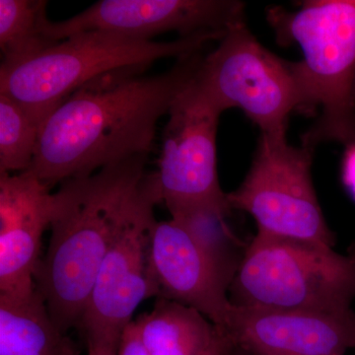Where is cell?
Segmentation results:
<instances>
[{"label": "cell", "instance_id": "1", "mask_svg": "<svg viewBox=\"0 0 355 355\" xmlns=\"http://www.w3.org/2000/svg\"><path fill=\"white\" fill-rule=\"evenodd\" d=\"M202 51L177 60L157 76H144L148 67H125L77 88L42 125L28 171L51 189L135 156L148 155L158 121L193 83Z\"/></svg>", "mask_w": 355, "mask_h": 355}, {"label": "cell", "instance_id": "2", "mask_svg": "<svg viewBox=\"0 0 355 355\" xmlns=\"http://www.w3.org/2000/svg\"><path fill=\"white\" fill-rule=\"evenodd\" d=\"M147 158L135 156L67 180L53 193L50 243L35 286L64 333L80 323L102 261L147 174Z\"/></svg>", "mask_w": 355, "mask_h": 355}, {"label": "cell", "instance_id": "3", "mask_svg": "<svg viewBox=\"0 0 355 355\" xmlns=\"http://www.w3.org/2000/svg\"><path fill=\"white\" fill-rule=\"evenodd\" d=\"M282 46L297 43L304 58L294 62L305 104L317 120L301 146L355 144V0H310L298 11L270 7L266 15Z\"/></svg>", "mask_w": 355, "mask_h": 355}, {"label": "cell", "instance_id": "4", "mask_svg": "<svg viewBox=\"0 0 355 355\" xmlns=\"http://www.w3.org/2000/svg\"><path fill=\"white\" fill-rule=\"evenodd\" d=\"M225 31H203L172 42H154L90 31L73 35L36 57L0 67V94L19 103L38 125L83 84L112 70L149 67L166 58L177 60L220 41Z\"/></svg>", "mask_w": 355, "mask_h": 355}, {"label": "cell", "instance_id": "5", "mask_svg": "<svg viewBox=\"0 0 355 355\" xmlns=\"http://www.w3.org/2000/svg\"><path fill=\"white\" fill-rule=\"evenodd\" d=\"M229 292L241 307L352 312L355 254L257 231Z\"/></svg>", "mask_w": 355, "mask_h": 355}, {"label": "cell", "instance_id": "6", "mask_svg": "<svg viewBox=\"0 0 355 355\" xmlns=\"http://www.w3.org/2000/svg\"><path fill=\"white\" fill-rule=\"evenodd\" d=\"M203 57L196 83L221 112L241 109L261 135L286 137L289 114L302 113L305 97L294 67L266 49L245 21L226 30Z\"/></svg>", "mask_w": 355, "mask_h": 355}, {"label": "cell", "instance_id": "7", "mask_svg": "<svg viewBox=\"0 0 355 355\" xmlns=\"http://www.w3.org/2000/svg\"><path fill=\"white\" fill-rule=\"evenodd\" d=\"M313 151L261 135L244 181L227 193L231 209L251 214L259 232L335 247L313 184Z\"/></svg>", "mask_w": 355, "mask_h": 355}, {"label": "cell", "instance_id": "8", "mask_svg": "<svg viewBox=\"0 0 355 355\" xmlns=\"http://www.w3.org/2000/svg\"><path fill=\"white\" fill-rule=\"evenodd\" d=\"M158 203L155 172H147L127 220L102 261L77 327L86 342L103 340L119 345L140 303L156 298L148 273V244Z\"/></svg>", "mask_w": 355, "mask_h": 355}, {"label": "cell", "instance_id": "9", "mask_svg": "<svg viewBox=\"0 0 355 355\" xmlns=\"http://www.w3.org/2000/svg\"><path fill=\"white\" fill-rule=\"evenodd\" d=\"M221 113L198 87L196 77L168 112L155 178L161 202L170 214L198 207L229 214L232 210L217 174L216 133Z\"/></svg>", "mask_w": 355, "mask_h": 355}, {"label": "cell", "instance_id": "10", "mask_svg": "<svg viewBox=\"0 0 355 355\" xmlns=\"http://www.w3.org/2000/svg\"><path fill=\"white\" fill-rule=\"evenodd\" d=\"M245 4L236 0H102L62 22L46 21L44 35L58 42L90 31L118 33L144 40L167 32L189 37L226 31L243 22Z\"/></svg>", "mask_w": 355, "mask_h": 355}, {"label": "cell", "instance_id": "11", "mask_svg": "<svg viewBox=\"0 0 355 355\" xmlns=\"http://www.w3.org/2000/svg\"><path fill=\"white\" fill-rule=\"evenodd\" d=\"M219 333L225 347L245 355H347L355 349V312L234 305Z\"/></svg>", "mask_w": 355, "mask_h": 355}, {"label": "cell", "instance_id": "12", "mask_svg": "<svg viewBox=\"0 0 355 355\" xmlns=\"http://www.w3.org/2000/svg\"><path fill=\"white\" fill-rule=\"evenodd\" d=\"M148 273L156 298L198 310L219 331L227 326L234 306L228 297L230 284L190 232L174 219L156 221L151 229Z\"/></svg>", "mask_w": 355, "mask_h": 355}, {"label": "cell", "instance_id": "13", "mask_svg": "<svg viewBox=\"0 0 355 355\" xmlns=\"http://www.w3.org/2000/svg\"><path fill=\"white\" fill-rule=\"evenodd\" d=\"M33 173H0V295L33 293L53 193Z\"/></svg>", "mask_w": 355, "mask_h": 355}, {"label": "cell", "instance_id": "14", "mask_svg": "<svg viewBox=\"0 0 355 355\" xmlns=\"http://www.w3.org/2000/svg\"><path fill=\"white\" fill-rule=\"evenodd\" d=\"M79 354L37 289L24 297L0 295V355Z\"/></svg>", "mask_w": 355, "mask_h": 355}, {"label": "cell", "instance_id": "15", "mask_svg": "<svg viewBox=\"0 0 355 355\" xmlns=\"http://www.w3.org/2000/svg\"><path fill=\"white\" fill-rule=\"evenodd\" d=\"M135 322L150 355H203L221 336L202 313L164 298H156L153 310Z\"/></svg>", "mask_w": 355, "mask_h": 355}, {"label": "cell", "instance_id": "16", "mask_svg": "<svg viewBox=\"0 0 355 355\" xmlns=\"http://www.w3.org/2000/svg\"><path fill=\"white\" fill-rule=\"evenodd\" d=\"M46 0H0L1 64L25 62L55 46L44 35Z\"/></svg>", "mask_w": 355, "mask_h": 355}, {"label": "cell", "instance_id": "17", "mask_svg": "<svg viewBox=\"0 0 355 355\" xmlns=\"http://www.w3.org/2000/svg\"><path fill=\"white\" fill-rule=\"evenodd\" d=\"M170 214L172 219L190 232L231 286L247 246H243L226 223L229 212L214 207H198L178 210Z\"/></svg>", "mask_w": 355, "mask_h": 355}, {"label": "cell", "instance_id": "18", "mask_svg": "<svg viewBox=\"0 0 355 355\" xmlns=\"http://www.w3.org/2000/svg\"><path fill=\"white\" fill-rule=\"evenodd\" d=\"M41 125L22 106L0 94V173L28 171L31 168Z\"/></svg>", "mask_w": 355, "mask_h": 355}, {"label": "cell", "instance_id": "19", "mask_svg": "<svg viewBox=\"0 0 355 355\" xmlns=\"http://www.w3.org/2000/svg\"><path fill=\"white\" fill-rule=\"evenodd\" d=\"M118 355H150L140 340L139 330L135 321L128 324L121 336Z\"/></svg>", "mask_w": 355, "mask_h": 355}, {"label": "cell", "instance_id": "20", "mask_svg": "<svg viewBox=\"0 0 355 355\" xmlns=\"http://www.w3.org/2000/svg\"><path fill=\"white\" fill-rule=\"evenodd\" d=\"M343 186L355 202V144L345 146L342 162Z\"/></svg>", "mask_w": 355, "mask_h": 355}, {"label": "cell", "instance_id": "21", "mask_svg": "<svg viewBox=\"0 0 355 355\" xmlns=\"http://www.w3.org/2000/svg\"><path fill=\"white\" fill-rule=\"evenodd\" d=\"M88 355H118L119 345L103 340H87Z\"/></svg>", "mask_w": 355, "mask_h": 355}, {"label": "cell", "instance_id": "22", "mask_svg": "<svg viewBox=\"0 0 355 355\" xmlns=\"http://www.w3.org/2000/svg\"><path fill=\"white\" fill-rule=\"evenodd\" d=\"M221 336V335H220ZM224 352V343L220 336V340H218L209 350H207L203 355H223Z\"/></svg>", "mask_w": 355, "mask_h": 355}, {"label": "cell", "instance_id": "23", "mask_svg": "<svg viewBox=\"0 0 355 355\" xmlns=\"http://www.w3.org/2000/svg\"><path fill=\"white\" fill-rule=\"evenodd\" d=\"M224 355H245L242 354V352H237V350L232 349H224Z\"/></svg>", "mask_w": 355, "mask_h": 355}, {"label": "cell", "instance_id": "24", "mask_svg": "<svg viewBox=\"0 0 355 355\" xmlns=\"http://www.w3.org/2000/svg\"><path fill=\"white\" fill-rule=\"evenodd\" d=\"M354 95H355V84H354Z\"/></svg>", "mask_w": 355, "mask_h": 355}, {"label": "cell", "instance_id": "25", "mask_svg": "<svg viewBox=\"0 0 355 355\" xmlns=\"http://www.w3.org/2000/svg\"><path fill=\"white\" fill-rule=\"evenodd\" d=\"M224 355V354H223Z\"/></svg>", "mask_w": 355, "mask_h": 355}]
</instances>
